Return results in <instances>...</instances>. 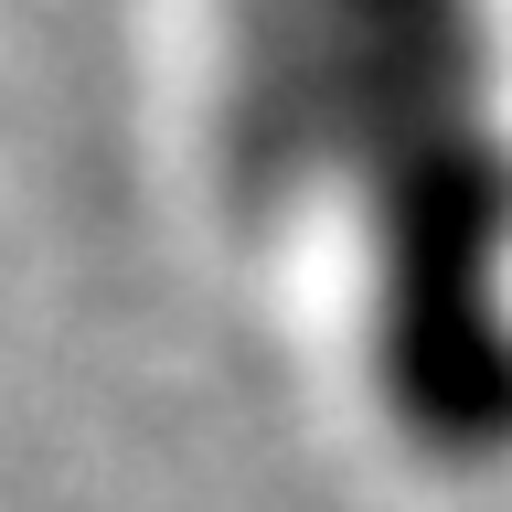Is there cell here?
I'll return each mask as SVG.
<instances>
[{"mask_svg": "<svg viewBox=\"0 0 512 512\" xmlns=\"http://www.w3.org/2000/svg\"><path fill=\"white\" fill-rule=\"evenodd\" d=\"M235 96L246 150L288 160L310 139L374 160L384 182V331L395 384L438 438L512 427L502 331V160L480 118L470 0H235Z\"/></svg>", "mask_w": 512, "mask_h": 512, "instance_id": "cell-1", "label": "cell"}]
</instances>
